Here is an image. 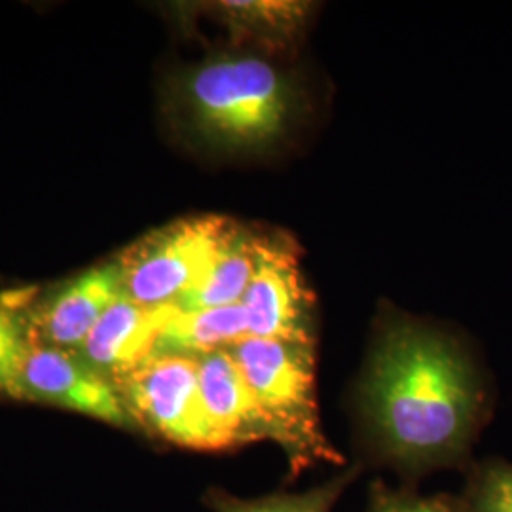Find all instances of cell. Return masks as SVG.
<instances>
[{
  "mask_svg": "<svg viewBox=\"0 0 512 512\" xmlns=\"http://www.w3.org/2000/svg\"><path fill=\"white\" fill-rule=\"evenodd\" d=\"M378 456L404 473L458 465L488 420L490 391L456 336L412 321L384 325L359 387Z\"/></svg>",
  "mask_w": 512,
  "mask_h": 512,
  "instance_id": "cell-1",
  "label": "cell"
},
{
  "mask_svg": "<svg viewBox=\"0 0 512 512\" xmlns=\"http://www.w3.org/2000/svg\"><path fill=\"white\" fill-rule=\"evenodd\" d=\"M175 103L184 126L209 147L260 152L291 133L304 95L293 74L268 57L219 54L181 74Z\"/></svg>",
  "mask_w": 512,
  "mask_h": 512,
  "instance_id": "cell-2",
  "label": "cell"
},
{
  "mask_svg": "<svg viewBox=\"0 0 512 512\" xmlns=\"http://www.w3.org/2000/svg\"><path fill=\"white\" fill-rule=\"evenodd\" d=\"M230 353L249 385L268 439L285 452L293 475L313 465H342L327 439L317 406L315 346L243 336Z\"/></svg>",
  "mask_w": 512,
  "mask_h": 512,
  "instance_id": "cell-3",
  "label": "cell"
},
{
  "mask_svg": "<svg viewBox=\"0 0 512 512\" xmlns=\"http://www.w3.org/2000/svg\"><path fill=\"white\" fill-rule=\"evenodd\" d=\"M232 224L203 215L175 220L137 239L116 260L124 296L145 308L175 306L209 270Z\"/></svg>",
  "mask_w": 512,
  "mask_h": 512,
  "instance_id": "cell-4",
  "label": "cell"
},
{
  "mask_svg": "<svg viewBox=\"0 0 512 512\" xmlns=\"http://www.w3.org/2000/svg\"><path fill=\"white\" fill-rule=\"evenodd\" d=\"M114 384L150 433L188 450H224L203 408L198 359L152 353Z\"/></svg>",
  "mask_w": 512,
  "mask_h": 512,
  "instance_id": "cell-5",
  "label": "cell"
},
{
  "mask_svg": "<svg viewBox=\"0 0 512 512\" xmlns=\"http://www.w3.org/2000/svg\"><path fill=\"white\" fill-rule=\"evenodd\" d=\"M293 238L260 234L253 279L241 298L249 336L315 346L313 300L300 272Z\"/></svg>",
  "mask_w": 512,
  "mask_h": 512,
  "instance_id": "cell-6",
  "label": "cell"
},
{
  "mask_svg": "<svg viewBox=\"0 0 512 512\" xmlns=\"http://www.w3.org/2000/svg\"><path fill=\"white\" fill-rule=\"evenodd\" d=\"M19 399L63 406L118 427L131 423L118 385L80 353L31 342L19 378Z\"/></svg>",
  "mask_w": 512,
  "mask_h": 512,
  "instance_id": "cell-7",
  "label": "cell"
},
{
  "mask_svg": "<svg viewBox=\"0 0 512 512\" xmlns=\"http://www.w3.org/2000/svg\"><path fill=\"white\" fill-rule=\"evenodd\" d=\"M124 296L116 262L92 268L57 287L27 310L31 342L80 349L97 321Z\"/></svg>",
  "mask_w": 512,
  "mask_h": 512,
  "instance_id": "cell-8",
  "label": "cell"
},
{
  "mask_svg": "<svg viewBox=\"0 0 512 512\" xmlns=\"http://www.w3.org/2000/svg\"><path fill=\"white\" fill-rule=\"evenodd\" d=\"M167 313L169 306L145 308L126 296L118 298L80 346V357L116 382L154 351Z\"/></svg>",
  "mask_w": 512,
  "mask_h": 512,
  "instance_id": "cell-9",
  "label": "cell"
},
{
  "mask_svg": "<svg viewBox=\"0 0 512 512\" xmlns=\"http://www.w3.org/2000/svg\"><path fill=\"white\" fill-rule=\"evenodd\" d=\"M198 372L203 408L224 450L268 439L253 393L230 349L198 357Z\"/></svg>",
  "mask_w": 512,
  "mask_h": 512,
  "instance_id": "cell-10",
  "label": "cell"
},
{
  "mask_svg": "<svg viewBox=\"0 0 512 512\" xmlns=\"http://www.w3.org/2000/svg\"><path fill=\"white\" fill-rule=\"evenodd\" d=\"M256 245L258 232L234 222L209 270L173 308L200 311L239 304L255 274Z\"/></svg>",
  "mask_w": 512,
  "mask_h": 512,
  "instance_id": "cell-11",
  "label": "cell"
},
{
  "mask_svg": "<svg viewBox=\"0 0 512 512\" xmlns=\"http://www.w3.org/2000/svg\"><path fill=\"white\" fill-rule=\"evenodd\" d=\"M247 334L249 329L241 304L200 311H179L169 306L152 353L198 359L211 351L234 346Z\"/></svg>",
  "mask_w": 512,
  "mask_h": 512,
  "instance_id": "cell-12",
  "label": "cell"
},
{
  "mask_svg": "<svg viewBox=\"0 0 512 512\" xmlns=\"http://www.w3.org/2000/svg\"><path fill=\"white\" fill-rule=\"evenodd\" d=\"M357 475L359 467L346 469L344 473L332 476L329 482L302 494H274L258 499L215 495L213 507L217 512H330Z\"/></svg>",
  "mask_w": 512,
  "mask_h": 512,
  "instance_id": "cell-13",
  "label": "cell"
},
{
  "mask_svg": "<svg viewBox=\"0 0 512 512\" xmlns=\"http://www.w3.org/2000/svg\"><path fill=\"white\" fill-rule=\"evenodd\" d=\"M31 300V291L0 294V395L19 399L21 368L31 344L27 327Z\"/></svg>",
  "mask_w": 512,
  "mask_h": 512,
  "instance_id": "cell-14",
  "label": "cell"
},
{
  "mask_svg": "<svg viewBox=\"0 0 512 512\" xmlns=\"http://www.w3.org/2000/svg\"><path fill=\"white\" fill-rule=\"evenodd\" d=\"M463 512H512V465L488 459L469 475L459 497Z\"/></svg>",
  "mask_w": 512,
  "mask_h": 512,
  "instance_id": "cell-15",
  "label": "cell"
},
{
  "mask_svg": "<svg viewBox=\"0 0 512 512\" xmlns=\"http://www.w3.org/2000/svg\"><path fill=\"white\" fill-rule=\"evenodd\" d=\"M366 512H463L459 499L446 495L412 494L397 492L384 484H374Z\"/></svg>",
  "mask_w": 512,
  "mask_h": 512,
  "instance_id": "cell-16",
  "label": "cell"
}]
</instances>
